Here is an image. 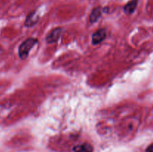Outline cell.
Wrapping results in <instances>:
<instances>
[{"label":"cell","mask_w":153,"mask_h":152,"mask_svg":"<svg viewBox=\"0 0 153 152\" xmlns=\"http://www.w3.org/2000/svg\"><path fill=\"white\" fill-rule=\"evenodd\" d=\"M37 43V40L36 38H33V37L27 39L25 41L22 42L18 49V54H19V58L22 60L26 59L30 51Z\"/></svg>","instance_id":"1"},{"label":"cell","mask_w":153,"mask_h":152,"mask_svg":"<svg viewBox=\"0 0 153 152\" xmlns=\"http://www.w3.org/2000/svg\"><path fill=\"white\" fill-rule=\"evenodd\" d=\"M39 15L37 14L36 11H31L27 16L26 19H25V25L26 27H32L33 25H34L35 24H37V22L39 20Z\"/></svg>","instance_id":"4"},{"label":"cell","mask_w":153,"mask_h":152,"mask_svg":"<svg viewBox=\"0 0 153 152\" xmlns=\"http://www.w3.org/2000/svg\"><path fill=\"white\" fill-rule=\"evenodd\" d=\"M102 8L100 6L94 7L91 11V14L89 16V21L91 23H94V22H97L102 16Z\"/></svg>","instance_id":"5"},{"label":"cell","mask_w":153,"mask_h":152,"mask_svg":"<svg viewBox=\"0 0 153 152\" xmlns=\"http://www.w3.org/2000/svg\"><path fill=\"white\" fill-rule=\"evenodd\" d=\"M61 28H56L51 31V32L46 37V40L48 43H54L58 42V39H59L60 36H61Z\"/></svg>","instance_id":"3"},{"label":"cell","mask_w":153,"mask_h":152,"mask_svg":"<svg viewBox=\"0 0 153 152\" xmlns=\"http://www.w3.org/2000/svg\"><path fill=\"white\" fill-rule=\"evenodd\" d=\"M146 152H153V144L150 145L146 148Z\"/></svg>","instance_id":"8"},{"label":"cell","mask_w":153,"mask_h":152,"mask_svg":"<svg viewBox=\"0 0 153 152\" xmlns=\"http://www.w3.org/2000/svg\"><path fill=\"white\" fill-rule=\"evenodd\" d=\"M106 37V30L104 28L98 30L92 35V43L94 45H98L101 43Z\"/></svg>","instance_id":"2"},{"label":"cell","mask_w":153,"mask_h":152,"mask_svg":"<svg viewBox=\"0 0 153 152\" xmlns=\"http://www.w3.org/2000/svg\"><path fill=\"white\" fill-rule=\"evenodd\" d=\"M73 151L74 152H93L94 151V148L89 143L85 142L83 144L78 145L74 146L73 148Z\"/></svg>","instance_id":"6"},{"label":"cell","mask_w":153,"mask_h":152,"mask_svg":"<svg viewBox=\"0 0 153 152\" xmlns=\"http://www.w3.org/2000/svg\"><path fill=\"white\" fill-rule=\"evenodd\" d=\"M138 0H131L123 7V10L126 14H131L134 12L137 6Z\"/></svg>","instance_id":"7"}]
</instances>
